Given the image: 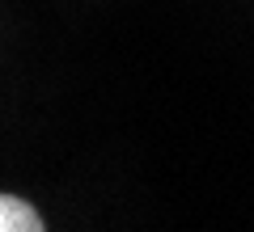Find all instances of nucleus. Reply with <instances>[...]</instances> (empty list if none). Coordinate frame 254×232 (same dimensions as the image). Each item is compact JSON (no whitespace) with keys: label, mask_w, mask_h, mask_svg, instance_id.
<instances>
[{"label":"nucleus","mask_w":254,"mask_h":232,"mask_svg":"<svg viewBox=\"0 0 254 232\" xmlns=\"http://www.w3.org/2000/svg\"><path fill=\"white\" fill-rule=\"evenodd\" d=\"M0 232H47V224L34 211V203L17 194H0Z\"/></svg>","instance_id":"nucleus-1"}]
</instances>
